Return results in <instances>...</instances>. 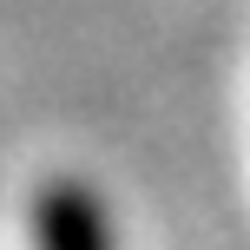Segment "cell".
Instances as JSON below:
<instances>
[{
  "label": "cell",
  "mask_w": 250,
  "mask_h": 250,
  "mask_svg": "<svg viewBox=\"0 0 250 250\" xmlns=\"http://www.w3.org/2000/svg\"><path fill=\"white\" fill-rule=\"evenodd\" d=\"M33 250H112L99 204L79 185H53L33 204Z\"/></svg>",
  "instance_id": "1"
}]
</instances>
